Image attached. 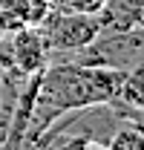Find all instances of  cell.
<instances>
[{"label":"cell","mask_w":144,"mask_h":150,"mask_svg":"<svg viewBox=\"0 0 144 150\" xmlns=\"http://www.w3.org/2000/svg\"><path fill=\"white\" fill-rule=\"evenodd\" d=\"M37 29H40V35L49 46V55H52V52L84 49L87 43H92L98 38L101 23H98V15H90V12H64V9L49 6V12L37 23Z\"/></svg>","instance_id":"cell-1"},{"label":"cell","mask_w":144,"mask_h":150,"mask_svg":"<svg viewBox=\"0 0 144 150\" xmlns=\"http://www.w3.org/2000/svg\"><path fill=\"white\" fill-rule=\"evenodd\" d=\"M6 52L12 61V69L23 78L40 72L49 64V46L37 26H20L15 32H6Z\"/></svg>","instance_id":"cell-2"},{"label":"cell","mask_w":144,"mask_h":150,"mask_svg":"<svg viewBox=\"0 0 144 150\" xmlns=\"http://www.w3.org/2000/svg\"><path fill=\"white\" fill-rule=\"evenodd\" d=\"M107 150H144V133L141 124H133V121H124L118 130L109 136V142L104 144Z\"/></svg>","instance_id":"cell-3"},{"label":"cell","mask_w":144,"mask_h":150,"mask_svg":"<svg viewBox=\"0 0 144 150\" xmlns=\"http://www.w3.org/2000/svg\"><path fill=\"white\" fill-rule=\"evenodd\" d=\"M101 3L104 0H49V6H55V9H64V12H90V15H95L101 9Z\"/></svg>","instance_id":"cell-4"},{"label":"cell","mask_w":144,"mask_h":150,"mask_svg":"<svg viewBox=\"0 0 144 150\" xmlns=\"http://www.w3.org/2000/svg\"><path fill=\"white\" fill-rule=\"evenodd\" d=\"M46 150H87V139H81V136H64V142H61V147H46Z\"/></svg>","instance_id":"cell-5"},{"label":"cell","mask_w":144,"mask_h":150,"mask_svg":"<svg viewBox=\"0 0 144 150\" xmlns=\"http://www.w3.org/2000/svg\"><path fill=\"white\" fill-rule=\"evenodd\" d=\"M87 150H107L104 144H98V142H87Z\"/></svg>","instance_id":"cell-6"}]
</instances>
